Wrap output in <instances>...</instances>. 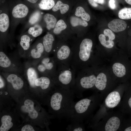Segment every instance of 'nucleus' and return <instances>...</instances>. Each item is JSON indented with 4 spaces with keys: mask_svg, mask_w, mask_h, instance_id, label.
Returning <instances> with one entry per match:
<instances>
[{
    "mask_svg": "<svg viewBox=\"0 0 131 131\" xmlns=\"http://www.w3.org/2000/svg\"><path fill=\"white\" fill-rule=\"evenodd\" d=\"M23 64V75L26 81L28 87L32 90H38L35 85V82L40 75L31 61L27 60Z\"/></svg>",
    "mask_w": 131,
    "mask_h": 131,
    "instance_id": "11",
    "label": "nucleus"
},
{
    "mask_svg": "<svg viewBox=\"0 0 131 131\" xmlns=\"http://www.w3.org/2000/svg\"><path fill=\"white\" fill-rule=\"evenodd\" d=\"M103 32L104 35L105 36L108 37L109 39L113 40L115 39V35L111 29H105L104 30Z\"/></svg>",
    "mask_w": 131,
    "mask_h": 131,
    "instance_id": "34",
    "label": "nucleus"
},
{
    "mask_svg": "<svg viewBox=\"0 0 131 131\" xmlns=\"http://www.w3.org/2000/svg\"><path fill=\"white\" fill-rule=\"evenodd\" d=\"M43 19L46 23V27L48 30H50L55 26L56 24L57 20L53 15L47 13L44 15Z\"/></svg>",
    "mask_w": 131,
    "mask_h": 131,
    "instance_id": "24",
    "label": "nucleus"
},
{
    "mask_svg": "<svg viewBox=\"0 0 131 131\" xmlns=\"http://www.w3.org/2000/svg\"><path fill=\"white\" fill-rule=\"evenodd\" d=\"M30 3H36L38 1V0H27Z\"/></svg>",
    "mask_w": 131,
    "mask_h": 131,
    "instance_id": "42",
    "label": "nucleus"
},
{
    "mask_svg": "<svg viewBox=\"0 0 131 131\" xmlns=\"http://www.w3.org/2000/svg\"><path fill=\"white\" fill-rule=\"evenodd\" d=\"M68 131H85L83 123L76 122H71L66 128Z\"/></svg>",
    "mask_w": 131,
    "mask_h": 131,
    "instance_id": "25",
    "label": "nucleus"
},
{
    "mask_svg": "<svg viewBox=\"0 0 131 131\" xmlns=\"http://www.w3.org/2000/svg\"><path fill=\"white\" fill-rule=\"evenodd\" d=\"M37 28L35 29V30L31 36L34 38H36L41 35L42 32V29L41 27L39 25H37Z\"/></svg>",
    "mask_w": 131,
    "mask_h": 131,
    "instance_id": "36",
    "label": "nucleus"
},
{
    "mask_svg": "<svg viewBox=\"0 0 131 131\" xmlns=\"http://www.w3.org/2000/svg\"><path fill=\"white\" fill-rule=\"evenodd\" d=\"M75 96L72 90H66L55 85L51 92L48 104L49 111L57 118H66L74 101Z\"/></svg>",
    "mask_w": 131,
    "mask_h": 131,
    "instance_id": "1",
    "label": "nucleus"
},
{
    "mask_svg": "<svg viewBox=\"0 0 131 131\" xmlns=\"http://www.w3.org/2000/svg\"><path fill=\"white\" fill-rule=\"evenodd\" d=\"M0 74L6 79L7 83V87L8 90L18 91L28 88L23 74L1 71Z\"/></svg>",
    "mask_w": 131,
    "mask_h": 131,
    "instance_id": "9",
    "label": "nucleus"
},
{
    "mask_svg": "<svg viewBox=\"0 0 131 131\" xmlns=\"http://www.w3.org/2000/svg\"><path fill=\"white\" fill-rule=\"evenodd\" d=\"M17 51L8 55L2 48L0 51V71L23 74L24 64Z\"/></svg>",
    "mask_w": 131,
    "mask_h": 131,
    "instance_id": "6",
    "label": "nucleus"
},
{
    "mask_svg": "<svg viewBox=\"0 0 131 131\" xmlns=\"http://www.w3.org/2000/svg\"><path fill=\"white\" fill-rule=\"evenodd\" d=\"M84 69H82L77 73L74 85L72 90L75 96L78 98L82 97L83 93L85 90L95 87L96 76L93 74H86Z\"/></svg>",
    "mask_w": 131,
    "mask_h": 131,
    "instance_id": "7",
    "label": "nucleus"
},
{
    "mask_svg": "<svg viewBox=\"0 0 131 131\" xmlns=\"http://www.w3.org/2000/svg\"><path fill=\"white\" fill-rule=\"evenodd\" d=\"M93 45L90 39L86 38L82 40L78 45L72 48L73 55L71 66L76 73L84 68L91 56Z\"/></svg>",
    "mask_w": 131,
    "mask_h": 131,
    "instance_id": "4",
    "label": "nucleus"
},
{
    "mask_svg": "<svg viewBox=\"0 0 131 131\" xmlns=\"http://www.w3.org/2000/svg\"><path fill=\"white\" fill-rule=\"evenodd\" d=\"M69 6L67 4L63 3L60 0L58 1L52 8L53 11L56 12L60 10L62 14L66 13L68 10Z\"/></svg>",
    "mask_w": 131,
    "mask_h": 131,
    "instance_id": "26",
    "label": "nucleus"
},
{
    "mask_svg": "<svg viewBox=\"0 0 131 131\" xmlns=\"http://www.w3.org/2000/svg\"><path fill=\"white\" fill-rule=\"evenodd\" d=\"M12 119L9 115H5L1 118V125L0 127V131H8L13 126Z\"/></svg>",
    "mask_w": 131,
    "mask_h": 131,
    "instance_id": "21",
    "label": "nucleus"
},
{
    "mask_svg": "<svg viewBox=\"0 0 131 131\" xmlns=\"http://www.w3.org/2000/svg\"><path fill=\"white\" fill-rule=\"evenodd\" d=\"M45 50V55L49 56L52 54L55 45V39L53 35L50 33L45 35L42 39Z\"/></svg>",
    "mask_w": 131,
    "mask_h": 131,
    "instance_id": "18",
    "label": "nucleus"
},
{
    "mask_svg": "<svg viewBox=\"0 0 131 131\" xmlns=\"http://www.w3.org/2000/svg\"><path fill=\"white\" fill-rule=\"evenodd\" d=\"M9 25L8 16L5 13H2L0 15V31L1 33H6L8 30Z\"/></svg>",
    "mask_w": 131,
    "mask_h": 131,
    "instance_id": "22",
    "label": "nucleus"
},
{
    "mask_svg": "<svg viewBox=\"0 0 131 131\" xmlns=\"http://www.w3.org/2000/svg\"><path fill=\"white\" fill-rule=\"evenodd\" d=\"M94 1L98 4H103L105 3V0H94Z\"/></svg>",
    "mask_w": 131,
    "mask_h": 131,
    "instance_id": "41",
    "label": "nucleus"
},
{
    "mask_svg": "<svg viewBox=\"0 0 131 131\" xmlns=\"http://www.w3.org/2000/svg\"><path fill=\"white\" fill-rule=\"evenodd\" d=\"M20 110L21 113L27 115L32 120L36 119L39 116L38 112L34 108V102L30 99H27L25 100L20 106Z\"/></svg>",
    "mask_w": 131,
    "mask_h": 131,
    "instance_id": "14",
    "label": "nucleus"
},
{
    "mask_svg": "<svg viewBox=\"0 0 131 131\" xmlns=\"http://www.w3.org/2000/svg\"><path fill=\"white\" fill-rule=\"evenodd\" d=\"M52 54L57 62L71 66L73 51L67 45H55Z\"/></svg>",
    "mask_w": 131,
    "mask_h": 131,
    "instance_id": "10",
    "label": "nucleus"
},
{
    "mask_svg": "<svg viewBox=\"0 0 131 131\" xmlns=\"http://www.w3.org/2000/svg\"><path fill=\"white\" fill-rule=\"evenodd\" d=\"M55 5L53 0H41L39 4L40 8L42 9L49 10L53 8Z\"/></svg>",
    "mask_w": 131,
    "mask_h": 131,
    "instance_id": "29",
    "label": "nucleus"
},
{
    "mask_svg": "<svg viewBox=\"0 0 131 131\" xmlns=\"http://www.w3.org/2000/svg\"><path fill=\"white\" fill-rule=\"evenodd\" d=\"M125 90H115L111 91L105 98V106L107 108H113L120 104Z\"/></svg>",
    "mask_w": 131,
    "mask_h": 131,
    "instance_id": "13",
    "label": "nucleus"
},
{
    "mask_svg": "<svg viewBox=\"0 0 131 131\" xmlns=\"http://www.w3.org/2000/svg\"><path fill=\"white\" fill-rule=\"evenodd\" d=\"M29 9L27 7L23 4H19L15 6L12 11L13 17L15 18H21L25 17L27 15Z\"/></svg>",
    "mask_w": 131,
    "mask_h": 131,
    "instance_id": "19",
    "label": "nucleus"
},
{
    "mask_svg": "<svg viewBox=\"0 0 131 131\" xmlns=\"http://www.w3.org/2000/svg\"><path fill=\"white\" fill-rule=\"evenodd\" d=\"M119 18L122 19H131V8L125 7L121 9L118 13Z\"/></svg>",
    "mask_w": 131,
    "mask_h": 131,
    "instance_id": "28",
    "label": "nucleus"
},
{
    "mask_svg": "<svg viewBox=\"0 0 131 131\" xmlns=\"http://www.w3.org/2000/svg\"><path fill=\"white\" fill-rule=\"evenodd\" d=\"M42 40L37 41L31 46L24 58L31 61L41 59L45 55V50Z\"/></svg>",
    "mask_w": 131,
    "mask_h": 131,
    "instance_id": "12",
    "label": "nucleus"
},
{
    "mask_svg": "<svg viewBox=\"0 0 131 131\" xmlns=\"http://www.w3.org/2000/svg\"><path fill=\"white\" fill-rule=\"evenodd\" d=\"M98 39L101 44L106 48H112L114 45V41L109 39L106 40V36L104 34H100L98 36Z\"/></svg>",
    "mask_w": 131,
    "mask_h": 131,
    "instance_id": "30",
    "label": "nucleus"
},
{
    "mask_svg": "<svg viewBox=\"0 0 131 131\" xmlns=\"http://www.w3.org/2000/svg\"><path fill=\"white\" fill-rule=\"evenodd\" d=\"M75 15L76 16L81 17L82 19L87 21H90V19L89 15L85 12L82 7H78L76 8Z\"/></svg>",
    "mask_w": 131,
    "mask_h": 131,
    "instance_id": "27",
    "label": "nucleus"
},
{
    "mask_svg": "<svg viewBox=\"0 0 131 131\" xmlns=\"http://www.w3.org/2000/svg\"><path fill=\"white\" fill-rule=\"evenodd\" d=\"M113 72L117 77L121 78L126 74V69L123 64L119 63H114L112 66Z\"/></svg>",
    "mask_w": 131,
    "mask_h": 131,
    "instance_id": "23",
    "label": "nucleus"
},
{
    "mask_svg": "<svg viewBox=\"0 0 131 131\" xmlns=\"http://www.w3.org/2000/svg\"><path fill=\"white\" fill-rule=\"evenodd\" d=\"M109 5L110 8L112 9H114L115 7V0H109Z\"/></svg>",
    "mask_w": 131,
    "mask_h": 131,
    "instance_id": "38",
    "label": "nucleus"
},
{
    "mask_svg": "<svg viewBox=\"0 0 131 131\" xmlns=\"http://www.w3.org/2000/svg\"><path fill=\"white\" fill-rule=\"evenodd\" d=\"M126 23L119 19H115L110 22L108 26L111 30L115 32H121L124 30L127 27Z\"/></svg>",
    "mask_w": 131,
    "mask_h": 131,
    "instance_id": "20",
    "label": "nucleus"
},
{
    "mask_svg": "<svg viewBox=\"0 0 131 131\" xmlns=\"http://www.w3.org/2000/svg\"><path fill=\"white\" fill-rule=\"evenodd\" d=\"M41 16L40 12L36 11L33 13L31 16L29 20V23L33 25L37 22L39 20Z\"/></svg>",
    "mask_w": 131,
    "mask_h": 131,
    "instance_id": "33",
    "label": "nucleus"
},
{
    "mask_svg": "<svg viewBox=\"0 0 131 131\" xmlns=\"http://www.w3.org/2000/svg\"><path fill=\"white\" fill-rule=\"evenodd\" d=\"M107 82L106 76L103 73H100L96 77L95 88L100 92L103 98L108 94L107 89Z\"/></svg>",
    "mask_w": 131,
    "mask_h": 131,
    "instance_id": "17",
    "label": "nucleus"
},
{
    "mask_svg": "<svg viewBox=\"0 0 131 131\" xmlns=\"http://www.w3.org/2000/svg\"><path fill=\"white\" fill-rule=\"evenodd\" d=\"M35 30L34 27H32L30 28L28 31V33L29 35L31 36Z\"/></svg>",
    "mask_w": 131,
    "mask_h": 131,
    "instance_id": "40",
    "label": "nucleus"
},
{
    "mask_svg": "<svg viewBox=\"0 0 131 131\" xmlns=\"http://www.w3.org/2000/svg\"><path fill=\"white\" fill-rule=\"evenodd\" d=\"M67 25L64 20L60 19L56 23L53 32L55 34L57 35L60 34L61 31L65 29Z\"/></svg>",
    "mask_w": 131,
    "mask_h": 131,
    "instance_id": "31",
    "label": "nucleus"
},
{
    "mask_svg": "<svg viewBox=\"0 0 131 131\" xmlns=\"http://www.w3.org/2000/svg\"><path fill=\"white\" fill-rule=\"evenodd\" d=\"M70 22L72 26L74 27L80 25L86 27L88 25V23L86 21L74 16L71 17Z\"/></svg>",
    "mask_w": 131,
    "mask_h": 131,
    "instance_id": "32",
    "label": "nucleus"
},
{
    "mask_svg": "<svg viewBox=\"0 0 131 131\" xmlns=\"http://www.w3.org/2000/svg\"><path fill=\"white\" fill-rule=\"evenodd\" d=\"M91 119L90 127L95 131L119 130L123 121L121 114L111 112L102 113L103 115L98 112Z\"/></svg>",
    "mask_w": 131,
    "mask_h": 131,
    "instance_id": "3",
    "label": "nucleus"
},
{
    "mask_svg": "<svg viewBox=\"0 0 131 131\" xmlns=\"http://www.w3.org/2000/svg\"><path fill=\"white\" fill-rule=\"evenodd\" d=\"M76 73L71 66L57 62V72L53 80L55 85L66 90H72L75 84Z\"/></svg>",
    "mask_w": 131,
    "mask_h": 131,
    "instance_id": "5",
    "label": "nucleus"
},
{
    "mask_svg": "<svg viewBox=\"0 0 131 131\" xmlns=\"http://www.w3.org/2000/svg\"><path fill=\"white\" fill-rule=\"evenodd\" d=\"M90 4L92 6L97 7L98 6V4L94 0H88Z\"/></svg>",
    "mask_w": 131,
    "mask_h": 131,
    "instance_id": "39",
    "label": "nucleus"
},
{
    "mask_svg": "<svg viewBox=\"0 0 131 131\" xmlns=\"http://www.w3.org/2000/svg\"><path fill=\"white\" fill-rule=\"evenodd\" d=\"M130 114L131 115V113Z\"/></svg>",
    "mask_w": 131,
    "mask_h": 131,
    "instance_id": "43",
    "label": "nucleus"
},
{
    "mask_svg": "<svg viewBox=\"0 0 131 131\" xmlns=\"http://www.w3.org/2000/svg\"><path fill=\"white\" fill-rule=\"evenodd\" d=\"M120 105V111L123 114L131 113V88L125 90Z\"/></svg>",
    "mask_w": 131,
    "mask_h": 131,
    "instance_id": "16",
    "label": "nucleus"
},
{
    "mask_svg": "<svg viewBox=\"0 0 131 131\" xmlns=\"http://www.w3.org/2000/svg\"><path fill=\"white\" fill-rule=\"evenodd\" d=\"M103 98L100 93L96 92L77 101H74L66 118L71 122L83 123L90 117Z\"/></svg>",
    "mask_w": 131,
    "mask_h": 131,
    "instance_id": "2",
    "label": "nucleus"
},
{
    "mask_svg": "<svg viewBox=\"0 0 131 131\" xmlns=\"http://www.w3.org/2000/svg\"><path fill=\"white\" fill-rule=\"evenodd\" d=\"M21 131H34L33 128L31 125L27 124L25 125L22 128Z\"/></svg>",
    "mask_w": 131,
    "mask_h": 131,
    "instance_id": "37",
    "label": "nucleus"
},
{
    "mask_svg": "<svg viewBox=\"0 0 131 131\" xmlns=\"http://www.w3.org/2000/svg\"><path fill=\"white\" fill-rule=\"evenodd\" d=\"M130 123H126L123 120L119 130L124 131H131V120Z\"/></svg>",
    "mask_w": 131,
    "mask_h": 131,
    "instance_id": "35",
    "label": "nucleus"
},
{
    "mask_svg": "<svg viewBox=\"0 0 131 131\" xmlns=\"http://www.w3.org/2000/svg\"><path fill=\"white\" fill-rule=\"evenodd\" d=\"M34 38L29 34H23L20 37L17 51L21 58H24Z\"/></svg>",
    "mask_w": 131,
    "mask_h": 131,
    "instance_id": "15",
    "label": "nucleus"
},
{
    "mask_svg": "<svg viewBox=\"0 0 131 131\" xmlns=\"http://www.w3.org/2000/svg\"><path fill=\"white\" fill-rule=\"evenodd\" d=\"M31 62L41 75L48 76L52 79L54 77L57 72V62L53 56L44 55L39 60Z\"/></svg>",
    "mask_w": 131,
    "mask_h": 131,
    "instance_id": "8",
    "label": "nucleus"
}]
</instances>
